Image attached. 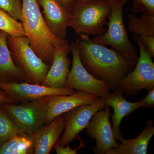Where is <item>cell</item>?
<instances>
[{
    "label": "cell",
    "instance_id": "obj_2",
    "mask_svg": "<svg viewBox=\"0 0 154 154\" xmlns=\"http://www.w3.org/2000/svg\"><path fill=\"white\" fill-rule=\"evenodd\" d=\"M20 22L36 54L45 63L51 64L56 49L68 41L57 37L50 30L37 0H22Z\"/></svg>",
    "mask_w": 154,
    "mask_h": 154
},
{
    "label": "cell",
    "instance_id": "obj_5",
    "mask_svg": "<svg viewBox=\"0 0 154 154\" xmlns=\"http://www.w3.org/2000/svg\"><path fill=\"white\" fill-rule=\"evenodd\" d=\"M8 40L13 57L23 72L25 82L41 85L50 67L36 54L28 37L8 35Z\"/></svg>",
    "mask_w": 154,
    "mask_h": 154
},
{
    "label": "cell",
    "instance_id": "obj_14",
    "mask_svg": "<svg viewBox=\"0 0 154 154\" xmlns=\"http://www.w3.org/2000/svg\"><path fill=\"white\" fill-rule=\"evenodd\" d=\"M65 127L64 119L61 115L31 135L33 142V154L50 153L63 133Z\"/></svg>",
    "mask_w": 154,
    "mask_h": 154
},
{
    "label": "cell",
    "instance_id": "obj_6",
    "mask_svg": "<svg viewBox=\"0 0 154 154\" xmlns=\"http://www.w3.org/2000/svg\"><path fill=\"white\" fill-rule=\"evenodd\" d=\"M133 38L140 50V55L134 69L128 73L120 82L118 91L125 96H135L145 89L154 88V63L152 57L139 36L133 35Z\"/></svg>",
    "mask_w": 154,
    "mask_h": 154
},
{
    "label": "cell",
    "instance_id": "obj_20",
    "mask_svg": "<svg viewBox=\"0 0 154 154\" xmlns=\"http://www.w3.org/2000/svg\"><path fill=\"white\" fill-rule=\"evenodd\" d=\"M128 28L130 32L139 36H154V16L143 14L140 17L129 14Z\"/></svg>",
    "mask_w": 154,
    "mask_h": 154
},
{
    "label": "cell",
    "instance_id": "obj_28",
    "mask_svg": "<svg viewBox=\"0 0 154 154\" xmlns=\"http://www.w3.org/2000/svg\"><path fill=\"white\" fill-rule=\"evenodd\" d=\"M59 1L66 9L67 11H68L69 13H71L72 6L73 0H59Z\"/></svg>",
    "mask_w": 154,
    "mask_h": 154
},
{
    "label": "cell",
    "instance_id": "obj_23",
    "mask_svg": "<svg viewBox=\"0 0 154 154\" xmlns=\"http://www.w3.org/2000/svg\"><path fill=\"white\" fill-rule=\"evenodd\" d=\"M21 0H0V9L20 22L22 13Z\"/></svg>",
    "mask_w": 154,
    "mask_h": 154
},
{
    "label": "cell",
    "instance_id": "obj_9",
    "mask_svg": "<svg viewBox=\"0 0 154 154\" xmlns=\"http://www.w3.org/2000/svg\"><path fill=\"white\" fill-rule=\"evenodd\" d=\"M107 106L106 98L98 97L92 103L80 105L64 113L65 127L63 134L56 143L64 146L68 145L86 128L93 116Z\"/></svg>",
    "mask_w": 154,
    "mask_h": 154
},
{
    "label": "cell",
    "instance_id": "obj_16",
    "mask_svg": "<svg viewBox=\"0 0 154 154\" xmlns=\"http://www.w3.org/2000/svg\"><path fill=\"white\" fill-rule=\"evenodd\" d=\"M107 106L112 107L114 110L111 115L112 118V131L116 140L122 138L120 125L122 120L140 107V101L136 102H129L126 100L123 94L119 91H113L106 97Z\"/></svg>",
    "mask_w": 154,
    "mask_h": 154
},
{
    "label": "cell",
    "instance_id": "obj_26",
    "mask_svg": "<svg viewBox=\"0 0 154 154\" xmlns=\"http://www.w3.org/2000/svg\"><path fill=\"white\" fill-rule=\"evenodd\" d=\"M147 95L140 101V107L153 108L154 107V88L149 90Z\"/></svg>",
    "mask_w": 154,
    "mask_h": 154
},
{
    "label": "cell",
    "instance_id": "obj_22",
    "mask_svg": "<svg viewBox=\"0 0 154 154\" xmlns=\"http://www.w3.org/2000/svg\"><path fill=\"white\" fill-rule=\"evenodd\" d=\"M0 30L12 37L26 36L22 23L0 9Z\"/></svg>",
    "mask_w": 154,
    "mask_h": 154
},
{
    "label": "cell",
    "instance_id": "obj_18",
    "mask_svg": "<svg viewBox=\"0 0 154 154\" xmlns=\"http://www.w3.org/2000/svg\"><path fill=\"white\" fill-rule=\"evenodd\" d=\"M154 134L153 120L151 118L137 137L131 140H125L122 137L117 146L107 154H146L149 143Z\"/></svg>",
    "mask_w": 154,
    "mask_h": 154
},
{
    "label": "cell",
    "instance_id": "obj_11",
    "mask_svg": "<svg viewBox=\"0 0 154 154\" xmlns=\"http://www.w3.org/2000/svg\"><path fill=\"white\" fill-rule=\"evenodd\" d=\"M110 107L107 106L96 112L86 128L87 134L91 138L96 140V145L94 150L96 154H107L119 143L113 135L109 118Z\"/></svg>",
    "mask_w": 154,
    "mask_h": 154
},
{
    "label": "cell",
    "instance_id": "obj_29",
    "mask_svg": "<svg viewBox=\"0 0 154 154\" xmlns=\"http://www.w3.org/2000/svg\"><path fill=\"white\" fill-rule=\"evenodd\" d=\"M5 93L0 90V105L4 102H11V101L8 99L5 95Z\"/></svg>",
    "mask_w": 154,
    "mask_h": 154
},
{
    "label": "cell",
    "instance_id": "obj_27",
    "mask_svg": "<svg viewBox=\"0 0 154 154\" xmlns=\"http://www.w3.org/2000/svg\"><path fill=\"white\" fill-rule=\"evenodd\" d=\"M151 55L154 57V36H139Z\"/></svg>",
    "mask_w": 154,
    "mask_h": 154
},
{
    "label": "cell",
    "instance_id": "obj_17",
    "mask_svg": "<svg viewBox=\"0 0 154 154\" xmlns=\"http://www.w3.org/2000/svg\"><path fill=\"white\" fill-rule=\"evenodd\" d=\"M8 34L0 30V83L22 82L23 72L14 62L8 46Z\"/></svg>",
    "mask_w": 154,
    "mask_h": 154
},
{
    "label": "cell",
    "instance_id": "obj_4",
    "mask_svg": "<svg viewBox=\"0 0 154 154\" xmlns=\"http://www.w3.org/2000/svg\"><path fill=\"white\" fill-rule=\"evenodd\" d=\"M109 1L111 13L108 18V29L104 35H98L91 40L98 44L110 45L127 58L137 63V51L130 41L123 21V8L127 0Z\"/></svg>",
    "mask_w": 154,
    "mask_h": 154
},
{
    "label": "cell",
    "instance_id": "obj_15",
    "mask_svg": "<svg viewBox=\"0 0 154 154\" xmlns=\"http://www.w3.org/2000/svg\"><path fill=\"white\" fill-rule=\"evenodd\" d=\"M69 51L68 43L56 49L51 66L41 85L52 88H65L70 71L71 61L68 57Z\"/></svg>",
    "mask_w": 154,
    "mask_h": 154
},
{
    "label": "cell",
    "instance_id": "obj_19",
    "mask_svg": "<svg viewBox=\"0 0 154 154\" xmlns=\"http://www.w3.org/2000/svg\"><path fill=\"white\" fill-rule=\"evenodd\" d=\"M31 135L17 134L0 144V154H33Z\"/></svg>",
    "mask_w": 154,
    "mask_h": 154
},
{
    "label": "cell",
    "instance_id": "obj_3",
    "mask_svg": "<svg viewBox=\"0 0 154 154\" xmlns=\"http://www.w3.org/2000/svg\"><path fill=\"white\" fill-rule=\"evenodd\" d=\"M110 13L109 0H92L73 5L69 27L79 35H101L106 32L104 27Z\"/></svg>",
    "mask_w": 154,
    "mask_h": 154
},
{
    "label": "cell",
    "instance_id": "obj_24",
    "mask_svg": "<svg viewBox=\"0 0 154 154\" xmlns=\"http://www.w3.org/2000/svg\"><path fill=\"white\" fill-rule=\"evenodd\" d=\"M132 11L134 14L143 13L154 16V0H134Z\"/></svg>",
    "mask_w": 154,
    "mask_h": 154
},
{
    "label": "cell",
    "instance_id": "obj_7",
    "mask_svg": "<svg viewBox=\"0 0 154 154\" xmlns=\"http://www.w3.org/2000/svg\"><path fill=\"white\" fill-rule=\"evenodd\" d=\"M48 102L49 96H46L19 105L3 102L1 105L19 128L32 135L44 124Z\"/></svg>",
    "mask_w": 154,
    "mask_h": 154
},
{
    "label": "cell",
    "instance_id": "obj_10",
    "mask_svg": "<svg viewBox=\"0 0 154 154\" xmlns=\"http://www.w3.org/2000/svg\"><path fill=\"white\" fill-rule=\"evenodd\" d=\"M0 90L8 95L11 101L23 102L46 96L70 95L76 92L71 88H52L26 82L0 83Z\"/></svg>",
    "mask_w": 154,
    "mask_h": 154
},
{
    "label": "cell",
    "instance_id": "obj_12",
    "mask_svg": "<svg viewBox=\"0 0 154 154\" xmlns=\"http://www.w3.org/2000/svg\"><path fill=\"white\" fill-rule=\"evenodd\" d=\"M43 10L46 25L53 34L66 39L71 15L59 0H37Z\"/></svg>",
    "mask_w": 154,
    "mask_h": 154
},
{
    "label": "cell",
    "instance_id": "obj_1",
    "mask_svg": "<svg viewBox=\"0 0 154 154\" xmlns=\"http://www.w3.org/2000/svg\"><path fill=\"white\" fill-rule=\"evenodd\" d=\"M77 40L80 60L87 71L105 82L113 91H118L122 80L134 69L136 62L115 49L94 42L85 34Z\"/></svg>",
    "mask_w": 154,
    "mask_h": 154
},
{
    "label": "cell",
    "instance_id": "obj_21",
    "mask_svg": "<svg viewBox=\"0 0 154 154\" xmlns=\"http://www.w3.org/2000/svg\"><path fill=\"white\" fill-rule=\"evenodd\" d=\"M17 134H26L17 126L0 105V144Z\"/></svg>",
    "mask_w": 154,
    "mask_h": 154
},
{
    "label": "cell",
    "instance_id": "obj_30",
    "mask_svg": "<svg viewBox=\"0 0 154 154\" xmlns=\"http://www.w3.org/2000/svg\"><path fill=\"white\" fill-rule=\"evenodd\" d=\"M91 1H92V0H73L72 6L73 5H78V4Z\"/></svg>",
    "mask_w": 154,
    "mask_h": 154
},
{
    "label": "cell",
    "instance_id": "obj_13",
    "mask_svg": "<svg viewBox=\"0 0 154 154\" xmlns=\"http://www.w3.org/2000/svg\"><path fill=\"white\" fill-rule=\"evenodd\" d=\"M98 97L94 94L82 91H76L70 95L49 96L45 123L48 124L59 116L78 106L92 103Z\"/></svg>",
    "mask_w": 154,
    "mask_h": 154
},
{
    "label": "cell",
    "instance_id": "obj_25",
    "mask_svg": "<svg viewBox=\"0 0 154 154\" xmlns=\"http://www.w3.org/2000/svg\"><path fill=\"white\" fill-rule=\"evenodd\" d=\"M81 142V144L78 148L75 149H72L68 145L66 147L62 146L56 143L54 148L55 149L56 152L57 154H78V151L82 148L85 147V142L79 136L78 137V138Z\"/></svg>",
    "mask_w": 154,
    "mask_h": 154
},
{
    "label": "cell",
    "instance_id": "obj_8",
    "mask_svg": "<svg viewBox=\"0 0 154 154\" xmlns=\"http://www.w3.org/2000/svg\"><path fill=\"white\" fill-rule=\"evenodd\" d=\"M69 48L72 54V63L65 88L88 92L98 97H107L111 88L107 83L89 73L83 66L80 60L77 41L70 45Z\"/></svg>",
    "mask_w": 154,
    "mask_h": 154
}]
</instances>
